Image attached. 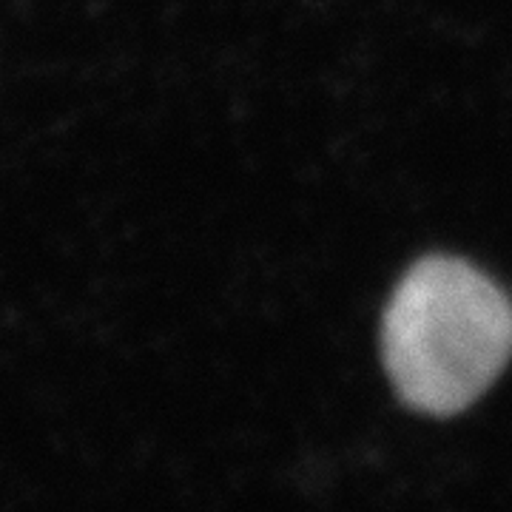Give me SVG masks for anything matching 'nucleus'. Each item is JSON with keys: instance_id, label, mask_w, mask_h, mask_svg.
I'll use <instances>...</instances> for the list:
<instances>
[{"instance_id": "nucleus-1", "label": "nucleus", "mask_w": 512, "mask_h": 512, "mask_svg": "<svg viewBox=\"0 0 512 512\" xmlns=\"http://www.w3.org/2000/svg\"><path fill=\"white\" fill-rule=\"evenodd\" d=\"M387 373L410 407L453 416L498 379L512 356V302L464 259L416 262L387 302Z\"/></svg>"}]
</instances>
